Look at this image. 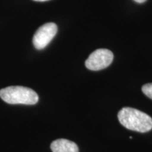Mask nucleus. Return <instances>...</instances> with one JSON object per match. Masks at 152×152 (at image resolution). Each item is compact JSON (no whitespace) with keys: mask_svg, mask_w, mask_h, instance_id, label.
<instances>
[{"mask_svg":"<svg viewBox=\"0 0 152 152\" xmlns=\"http://www.w3.org/2000/svg\"><path fill=\"white\" fill-rule=\"evenodd\" d=\"M34 1H48V0H34Z\"/></svg>","mask_w":152,"mask_h":152,"instance_id":"nucleus-8","label":"nucleus"},{"mask_svg":"<svg viewBox=\"0 0 152 152\" xmlns=\"http://www.w3.org/2000/svg\"><path fill=\"white\" fill-rule=\"evenodd\" d=\"M142 90L146 96L152 99V83H148L143 85Z\"/></svg>","mask_w":152,"mask_h":152,"instance_id":"nucleus-6","label":"nucleus"},{"mask_svg":"<svg viewBox=\"0 0 152 152\" xmlns=\"http://www.w3.org/2000/svg\"><path fill=\"white\" fill-rule=\"evenodd\" d=\"M0 97L10 104L34 105L39 100L38 95L35 91L22 86H11L1 89Z\"/></svg>","mask_w":152,"mask_h":152,"instance_id":"nucleus-2","label":"nucleus"},{"mask_svg":"<svg viewBox=\"0 0 152 152\" xmlns=\"http://www.w3.org/2000/svg\"><path fill=\"white\" fill-rule=\"evenodd\" d=\"M58 30L57 26L54 23H47L38 28L33 36V42L37 49H42L52 40Z\"/></svg>","mask_w":152,"mask_h":152,"instance_id":"nucleus-4","label":"nucleus"},{"mask_svg":"<svg viewBox=\"0 0 152 152\" xmlns=\"http://www.w3.org/2000/svg\"><path fill=\"white\" fill-rule=\"evenodd\" d=\"M121 124L130 130L147 132L152 129V118L140 110L124 107L118 113Z\"/></svg>","mask_w":152,"mask_h":152,"instance_id":"nucleus-1","label":"nucleus"},{"mask_svg":"<svg viewBox=\"0 0 152 152\" xmlns=\"http://www.w3.org/2000/svg\"><path fill=\"white\" fill-rule=\"evenodd\" d=\"M51 149L52 152H79L78 147L75 142L65 139L53 142L51 144Z\"/></svg>","mask_w":152,"mask_h":152,"instance_id":"nucleus-5","label":"nucleus"},{"mask_svg":"<svg viewBox=\"0 0 152 152\" xmlns=\"http://www.w3.org/2000/svg\"><path fill=\"white\" fill-rule=\"evenodd\" d=\"M113 59V54L106 49H99L90 55L85 61V66L91 71H100L108 67Z\"/></svg>","mask_w":152,"mask_h":152,"instance_id":"nucleus-3","label":"nucleus"},{"mask_svg":"<svg viewBox=\"0 0 152 152\" xmlns=\"http://www.w3.org/2000/svg\"><path fill=\"white\" fill-rule=\"evenodd\" d=\"M134 1H135L137 3H143L144 1H147V0H134Z\"/></svg>","mask_w":152,"mask_h":152,"instance_id":"nucleus-7","label":"nucleus"}]
</instances>
